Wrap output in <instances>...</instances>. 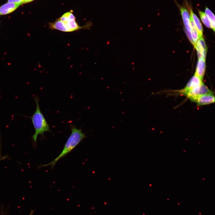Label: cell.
Segmentation results:
<instances>
[{"label":"cell","instance_id":"obj_16","mask_svg":"<svg viewBox=\"0 0 215 215\" xmlns=\"http://www.w3.org/2000/svg\"><path fill=\"white\" fill-rule=\"evenodd\" d=\"M0 162L8 157L7 155L2 156L1 154V142L0 141Z\"/></svg>","mask_w":215,"mask_h":215},{"label":"cell","instance_id":"obj_5","mask_svg":"<svg viewBox=\"0 0 215 215\" xmlns=\"http://www.w3.org/2000/svg\"><path fill=\"white\" fill-rule=\"evenodd\" d=\"M180 11L185 27V31L189 40L193 44V42L191 33L190 15L187 10L184 7H180Z\"/></svg>","mask_w":215,"mask_h":215},{"label":"cell","instance_id":"obj_3","mask_svg":"<svg viewBox=\"0 0 215 215\" xmlns=\"http://www.w3.org/2000/svg\"><path fill=\"white\" fill-rule=\"evenodd\" d=\"M93 26L92 22L89 21L82 26L79 25L75 20L62 22L58 19L53 22L48 23V27L51 29L57 30L65 32H70L83 29L90 30Z\"/></svg>","mask_w":215,"mask_h":215},{"label":"cell","instance_id":"obj_15","mask_svg":"<svg viewBox=\"0 0 215 215\" xmlns=\"http://www.w3.org/2000/svg\"><path fill=\"white\" fill-rule=\"evenodd\" d=\"M58 19L62 22H65L70 20H75L76 18L72 13L67 12Z\"/></svg>","mask_w":215,"mask_h":215},{"label":"cell","instance_id":"obj_4","mask_svg":"<svg viewBox=\"0 0 215 215\" xmlns=\"http://www.w3.org/2000/svg\"><path fill=\"white\" fill-rule=\"evenodd\" d=\"M212 93L213 92L203 82L199 85L181 95L186 96L191 101L199 96Z\"/></svg>","mask_w":215,"mask_h":215},{"label":"cell","instance_id":"obj_12","mask_svg":"<svg viewBox=\"0 0 215 215\" xmlns=\"http://www.w3.org/2000/svg\"><path fill=\"white\" fill-rule=\"evenodd\" d=\"M190 15L197 29L199 38L202 36L203 28L201 23L197 16L193 12L190 8Z\"/></svg>","mask_w":215,"mask_h":215},{"label":"cell","instance_id":"obj_10","mask_svg":"<svg viewBox=\"0 0 215 215\" xmlns=\"http://www.w3.org/2000/svg\"><path fill=\"white\" fill-rule=\"evenodd\" d=\"M205 59L199 58L195 74L203 80L205 70Z\"/></svg>","mask_w":215,"mask_h":215},{"label":"cell","instance_id":"obj_9","mask_svg":"<svg viewBox=\"0 0 215 215\" xmlns=\"http://www.w3.org/2000/svg\"><path fill=\"white\" fill-rule=\"evenodd\" d=\"M21 5L13 3H6L0 7V15L10 13L15 10Z\"/></svg>","mask_w":215,"mask_h":215},{"label":"cell","instance_id":"obj_1","mask_svg":"<svg viewBox=\"0 0 215 215\" xmlns=\"http://www.w3.org/2000/svg\"><path fill=\"white\" fill-rule=\"evenodd\" d=\"M70 128L71 131V133L60 154L49 163L39 165L38 166V168L50 166L51 168H53L59 159L70 153L84 139L87 137L85 134L83 133L82 130L81 128H77L75 125H70Z\"/></svg>","mask_w":215,"mask_h":215},{"label":"cell","instance_id":"obj_18","mask_svg":"<svg viewBox=\"0 0 215 215\" xmlns=\"http://www.w3.org/2000/svg\"><path fill=\"white\" fill-rule=\"evenodd\" d=\"M24 1V3H27L30 2H31L33 1L34 0H23Z\"/></svg>","mask_w":215,"mask_h":215},{"label":"cell","instance_id":"obj_8","mask_svg":"<svg viewBox=\"0 0 215 215\" xmlns=\"http://www.w3.org/2000/svg\"><path fill=\"white\" fill-rule=\"evenodd\" d=\"M194 47L196 50L198 58L205 59L207 48L202 36L199 38Z\"/></svg>","mask_w":215,"mask_h":215},{"label":"cell","instance_id":"obj_13","mask_svg":"<svg viewBox=\"0 0 215 215\" xmlns=\"http://www.w3.org/2000/svg\"><path fill=\"white\" fill-rule=\"evenodd\" d=\"M205 13L207 15L211 24V28L215 31V16L213 13L208 8L206 7L205 10Z\"/></svg>","mask_w":215,"mask_h":215},{"label":"cell","instance_id":"obj_7","mask_svg":"<svg viewBox=\"0 0 215 215\" xmlns=\"http://www.w3.org/2000/svg\"><path fill=\"white\" fill-rule=\"evenodd\" d=\"M203 82L202 80L198 76L194 74L183 89L177 91L178 92V93L181 94L199 85Z\"/></svg>","mask_w":215,"mask_h":215},{"label":"cell","instance_id":"obj_11","mask_svg":"<svg viewBox=\"0 0 215 215\" xmlns=\"http://www.w3.org/2000/svg\"><path fill=\"white\" fill-rule=\"evenodd\" d=\"M190 23L191 35L193 42V45L194 47L199 37L197 29L191 15H190Z\"/></svg>","mask_w":215,"mask_h":215},{"label":"cell","instance_id":"obj_2","mask_svg":"<svg viewBox=\"0 0 215 215\" xmlns=\"http://www.w3.org/2000/svg\"><path fill=\"white\" fill-rule=\"evenodd\" d=\"M36 104V110L30 118L35 129V133L32 137L33 144L35 147L37 146V139L39 135H41L43 139L44 133L46 132H51L49 125L42 113L40 108L38 96L34 98Z\"/></svg>","mask_w":215,"mask_h":215},{"label":"cell","instance_id":"obj_17","mask_svg":"<svg viewBox=\"0 0 215 215\" xmlns=\"http://www.w3.org/2000/svg\"><path fill=\"white\" fill-rule=\"evenodd\" d=\"M7 2L19 4H24L23 0H8Z\"/></svg>","mask_w":215,"mask_h":215},{"label":"cell","instance_id":"obj_6","mask_svg":"<svg viewBox=\"0 0 215 215\" xmlns=\"http://www.w3.org/2000/svg\"><path fill=\"white\" fill-rule=\"evenodd\" d=\"M191 101L196 103L198 106L207 105L214 103L215 96L212 93L199 96Z\"/></svg>","mask_w":215,"mask_h":215},{"label":"cell","instance_id":"obj_14","mask_svg":"<svg viewBox=\"0 0 215 215\" xmlns=\"http://www.w3.org/2000/svg\"><path fill=\"white\" fill-rule=\"evenodd\" d=\"M199 15L204 24L207 27L211 28V22L205 13L201 11H199Z\"/></svg>","mask_w":215,"mask_h":215}]
</instances>
